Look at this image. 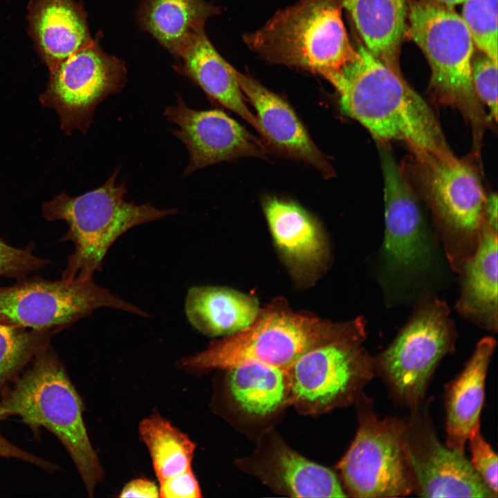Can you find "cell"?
Here are the masks:
<instances>
[{"label":"cell","mask_w":498,"mask_h":498,"mask_svg":"<svg viewBox=\"0 0 498 498\" xmlns=\"http://www.w3.org/2000/svg\"><path fill=\"white\" fill-rule=\"evenodd\" d=\"M126 75L124 63L92 41L50 71L40 102L57 113L65 134L86 133L98 105L121 91Z\"/></svg>","instance_id":"obj_12"},{"label":"cell","mask_w":498,"mask_h":498,"mask_svg":"<svg viewBox=\"0 0 498 498\" xmlns=\"http://www.w3.org/2000/svg\"><path fill=\"white\" fill-rule=\"evenodd\" d=\"M220 12L205 0H145L138 12L142 28L179 57L208 18Z\"/></svg>","instance_id":"obj_24"},{"label":"cell","mask_w":498,"mask_h":498,"mask_svg":"<svg viewBox=\"0 0 498 498\" xmlns=\"http://www.w3.org/2000/svg\"><path fill=\"white\" fill-rule=\"evenodd\" d=\"M326 79L338 91L342 113L360 122L378 142L403 141L416 158L453 154L427 102L399 71L364 46Z\"/></svg>","instance_id":"obj_1"},{"label":"cell","mask_w":498,"mask_h":498,"mask_svg":"<svg viewBox=\"0 0 498 498\" xmlns=\"http://www.w3.org/2000/svg\"><path fill=\"white\" fill-rule=\"evenodd\" d=\"M1 396L0 421L16 416L35 434L41 427L53 433L93 496L103 471L85 427L82 401L55 349L49 344L40 351Z\"/></svg>","instance_id":"obj_2"},{"label":"cell","mask_w":498,"mask_h":498,"mask_svg":"<svg viewBox=\"0 0 498 498\" xmlns=\"http://www.w3.org/2000/svg\"><path fill=\"white\" fill-rule=\"evenodd\" d=\"M61 331L59 329L39 331L0 323V394Z\"/></svg>","instance_id":"obj_28"},{"label":"cell","mask_w":498,"mask_h":498,"mask_svg":"<svg viewBox=\"0 0 498 498\" xmlns=\"http://www.w3.org/2000/svg\"><path fill=\"white\" fill-rule=\"evenodd\" d=\"M176 71L198 85L214 102L234 111L250 123L259 133L257 118L243 100L237 70L216 50L205 30L200 32L181 56Z\"/></svg>","instance_id":"obj_21"},{"label":"cell","mask_w":498,"mask_h":498,"mask_svg":"<svg viewBox=\"0 0 498 498\" xmlns=\"http://www.w3.org/2000/svg\"><path fill=\"white\" fill-rule=\"evenodd\" d=\"M407 3L409 34L429 62L432 92L462 113L471 123L475 141L480 140L489 118L472 84L474 42L465 24L453 8L429 0Z\"/></svg>","instance_id":"obj_6"},{"label":"cell","mask_w":498,"mask_h":498,"mask_svg":"<svg viewBox=\"0 0 498 498\" xmlns=\"http://www.w3.org/2000/svg\"><path fill=\"white\" fill-rule=\"evenodd\" d=\"M365 48L399 71L398 51L407 28V0H342Z\"/></svg>","instance_id":"obj_23"},{"label":"cell","mask_w":498,"mask_h":498,"mask_svg":"<svg viewBox=\"0 0 498 498\" xmlns=\"http://www.w3.org/2000/svg\"><path fill=\"white\" fill-rule=\"evenodd\" d=\"M49 263L48 260L34 254L33 244L17 248L0 239V277L19 280Z\"/></svg>","instance_id":"obj_31"},{"label":"cell","mask_w":498,"mask_h":498,"mask_svg":"<svg viewBox=\"0 0 498 498\" xmlns=\"http://www.w3.org/2000/svg\"><path fill=\"white\" fill-rule=\"evenodd\" d=\"M384 180V249L388 260L402 268L421 264L428 257L419 201L391 151L380 144Z\"/></svg>","instance_id":"obj_16"},{"label":"cell","mask_w":498,"mask_h":498,"mask_svg":"<svg viewBox=\"0 0 498 498\" xmlns=\"http://www.w3.org/2000/svg\"><path fill=\"white\" fill-rule=\"evenodd\" d=\"M461 17L474 44L497 62V0H465Z\"/></svg>","instance_id":"obj_29"},{"label":"cell","mask_w":498,"mask_h":498,"mask_svg":"<svg viewBox=\"0 0 498 498\" xmlns=\"http://www.w3.org/2000/svg\"><path fill=\"white\" fill-rule=\"evenodd\" d=\"M366 330L362 316L334 322L295 312L282 300L259 311L245 329L180 361L183 368L228 369L253 360L286 369L308 351Z\"/></svg>","instance_id":"obj_3"},{"label":"cell","mask_w":498,"mask_h":498,"mask_svg":"<svg viewBox=\"0 0 498 498\" xmlns=\"http://www.w3.org/2000/svg\"><path fill=\"white\" fill-rule=\"evenodd\" d=\"M33 25L50 71L92 42L84 17L71 0H40Z\"/></svg>","instance_id":"obj_25"},{"label":"cell","mask_w":498,"mask_h":498,"mask_svg":"<svg viewBox=\"0 0 498 498\" xmlns=\"http://www.w3.org/2000/svg\"><path fill=\"white\" fill-rule=\"evenodd\" d=\"M238 465L291 497H347L333 471L297 453L273 432L262 437L252 454L239 459Z\"/></svg>","instance_id":"obj_15"},{"label":"cell","mask_w":498,"mask_h":498,"mask_svg":"<svg viewBox=\"0 0 498 498\" xmlns=\"http://www.w3.org/2000/svg\"><path fill=\"white\" fill-rule=\"evenodd\" d=\"M496 344L492 337L482 338L462 371L447 387L445 445L462 454L470 433L480 425L485 380Z\"/></svg>","instance_id":"obj_19"},{"label":"cell","mask_w":498,"mask_h":498,"mask_svg":"<svg viewBox=\"0 0 498 498\" xmlns=\"http://www.w3.org/2000/svg\"><path fill=\"white\" fill-rule=\"evenodd\" d=\"M241 90L257 113L261 134L286 154L311 164L323 174L333 169L316 147L290 106L258 81L237 71Z\"/></svg>","instance_id":"obj_18"},{"label":"cell","mask_w":498,"mask_h":498,"mask_svg":"<svg viewBox=\"0 0 498 498\" xmlns=\"http://www.w3.org/2000/svg\"><path fill=\"white\" fill-rule=\"evenodd\" d=\"M448 305L424 292L407 324L374 358L393 394L414 407L423 398L441 360L454 349L456 331Z\"/></svg>","instance_id":"obj_8"},{"label":"cell","mask_w":498,"mask_h":498,"mask_svg":"<svg viewBox=\"0 0 498 498\" xmlns=\"http://www.w3.org/2000/svg\"><path fill=\"white\" fill-rule=\"evenodd\" d=\"M419 403L405 430L414 491L423 497H497L464 454L439 441Z\"/></svg>","instance_id":"obj_13"},{"label":"cell","mask_w":498,"mask_h":498,"mask_svg":"<svg viewBox=\"0 0 498 498\" xmlns=\"http://www.w3.org/2000/svg\"><path fill=\"white\" fill-rule=\"evenodd\" d=\"M483 214L484 223L492 229L497 230V194L491 193L488 196H485Z\"/></svg>","instance_id":"obj_36"},{"label":"cell","mask_w":498,"mask_h":498,"mask_svg":"<svg viewBox=\"0 0 498 498\" xmlns=\"http://www.w3.org/2000/svg\"><path fill=\"white\" fill-rule=\"evenodd\" d=\"M358 427L348 450L337 464L347 496L403 497L414 491L408 459L406 422L380 419L368 398L361 393L355 401Z\"/></svg>","instance_id":"obj_7"},{"label":"cell","mask_w":498,"mask_h":498,"mask_svg":"<svg viewBox=\"0 0 498 498\" xmlns=\"http://www.w3.org/2000/svg\"><path fill=\"white\" fill-rule=\"evenodd\" d=\"M120 497L154 498L159 497V490L154 482L145 479H137L127 483Z\"/></svg>","instance_id":"obj_35"},{"label":"cell","mask_w":498,"mask_h":498,"mask_svg":"<svg viewBox=\"0 0 498 498\" xmlns=\"http://www.w3.org/2000/svg\"><path fill=\"white\" fill-rule=\"evenodd\" d=\"M437 4L448 7L454 8L456 5L463 3L465 0H429Z\"/></svg>","instance_id":"obj_37"},{"label":"cell","mask_w":498,"mask_h":498,"mask_svg":"<svg viewBox=\"0 0 498 498\" xmlns=\"http://www.w3.org/2000/svg\"><path fill=\"white\" fill-rule=\"evenodd\" d=\"M120 167L100 187L77 196L62 192L45 202L42 216L48 221H64L68 230L60 241H71L74 251L67 258L62 279H93L113 243L129 230L178 213L150 203L127 201L125 183H117Z\"/></svg>","instance_id":"obj_4"},{"label":"cell","mask_w":498,"mask_h":498,"mask_svg":"<svg viewBox=\"0 0 498 498\" xmlns=\"http://www.w3.org/2000/svg\"><path fill=\"white\" fill-rule=\"evenodd\" d=\"M102 307L149 316L93 279L78 282L25 277L14 285L0 286V323L27 329L63 330Z\"/></svg>","instance_id":"obj_11"},{"label":"cell","mask_w":498,"mask_h":498,"mask_svg":"<svg viewBox=\"0 0 498 498\" xmlns=\"http://www.w3.org/2000/svg\"><path fill=\"white\" fill-rule=\"evenodd\" d=\"M264 211L277 248L293 275L310 281L328 258V247L321 228L298 204L276 197L264 203Z\"/></svg>","instance_id":"obj_17"},{"label":"cell","mask_w":498,"mask_h":498,"mask_svg":"<svg viewBox=\"0 0 498 498\" xmlns=\"http://www.w3.org/2000/svg\"><path fill=\"white\" fill-rule=\"evenodd\" d=\"M230 394L238 406L255 416H267L288 406L286 369L248 360L227 369Z\"/></svg>","instance_id":"obj_26"},{"label":"cell","mask_w":498,"mask_h":498,"mask_svg":"<svg viewBox=\"0 0 498 498\" xmlns=\"http://www.w3.org/2000/svg\"><path fill=\"white\" fill-rule=\"evenodd\" d=\"M164 116L178 127L172 133L184 143L190 154L184 176L239 156L264 154L261 143L221 110L193 109L177 95L176 104L167 106Z\"/></svg>","instance_id":"obj_14"},{"label":"cell","mask_w":498,"mask_h":498,"mask_svg":"<svg viewBox=\"0 0 498 498\" xmlns=\"http://www.w3.org/2000/svg\"><path fill=\"white\" fill-rule=\"evenodd\" d=\"M472 80L482 104L488 107L490 121L497 120V62L487 55L472 61Z\"/></svg>","instance_id":"obj_30"},{"label":"cell","mask_w":498,"mask_h":498,"mask_svg":"<svg viewBox=\"0 0 498 498\" xmlns=\"http://www.w3.org/2000/svg\"><path fill=\"white\" fill-rule=\"evenodd\" d=\"M469 441L472 466L490 489L497 496V456L480 432V425L470 433Z\"/></svg>","instance_id":"obj_32"},{"label":"cell","mask_w":498,"mask_h":498,"mask_svg":"<svg viewBox=\"0 0 498 498\" xmlns=\"http://www.w3.org/2000/svg\"><path fill=\"white\" fill-rule=\"evenodd\" d=\"M366 330L315 348L286 368L288 406L318 415L355 403L371 380L374 358L362 346Z\"/></svg>","instance_id":"obj_10"},{"label":"cell","mask_w":498,"mask_h":498,"mask_svg":"<svg viewBox=\"0 0 498 498\" xmlns=\"http://www.w3.org/2000/svg\"><path fill=\"white\" fill-rule=\"evenodd\" d=\"M139 431L160 481L191 469L195 445L169 421L153 415L140 423Z\"/></svg>","instance_id":"obj_27"},{"label":"cell","mask_w":498,"mask_h":498,"mask_svg":"<svg viewBox=\"0 0 498 498\" xmlns=\"http://www.w3.org/2000/svg\"><path fill=\"white\" fill-rule=\"evenodd\" d=\"M0 457L13 458L21 460L48 472H55L59 469L56 464L16 446L6 439L1 433Z\"/></svg>","instance_id":"obj_34"},{"label":"cell","mask_w":498,"mask_h":498,"mask_svg":"<svg viewBox=\"0 0 498 498\" xmlns=\"http://www.w3.org/2000/svg\"><path fill=\"white\" fill-rule=\"evenodd\" d=\"M416 159L446 257L458 273L481 238L486 196L481 182L475 169L453 154Z\"/></svg>","instance_id":"obj_9"},{"label":"cell","mask_w":498,"mask_h":498,"mask_svg":"<svg viewBox=\"0 0 498 498\" xmlns=\"http://www.w3.org/2000/svg\"><path fill=\"white\" fill-rule=\"evenodd\" d=\"M253 296L221 286H193L185 312L191 325L208 336H227L247 327L259 311Z\"/></svg>","instance_id":"obj_22"},{"label":"cell","mask_w":498,"mask_h":498,"mask_svg":"<svg viewBox=\"0 0 498 498\" xmlns=\"http://www.w3.org/2000/svg\"><path fill=\"white\" fill-rule=\"evenodd\" d=\"M458 273L460 295L456 311L477 326L497 332V230L483 223L477 250Z\"/></svg>","instance_id":"obj_20"},{"label":"cell","mask_w":498,"mask_h":498,"mask_svg":"<svg viewBox=\"0 0 498 498\" xmlns=\"http://www.w3.org/2000/svg\"><path fill=\"white\" fill-rule=\"evenodd\" d=\"M160 483L159 497L195 498L201 496L198 481L191 469L164 479Z\"/></svg>","instance_id":"obj_33"},{"label":"cell","mask_w":498,"mask_h":498,"mask_svg":"<svg viewBox=\"0 0 498 498\" xmlns=\"http://www.w3.org/2000/svg\"><path fill=\"white\" fill-rule=\"evenodd\" d=\"M342 0H299L278 10L243 42L260 58L326 79L354 59L342 18Z\"/></svg>","instance_id":"obj_5"}]
</instances>
